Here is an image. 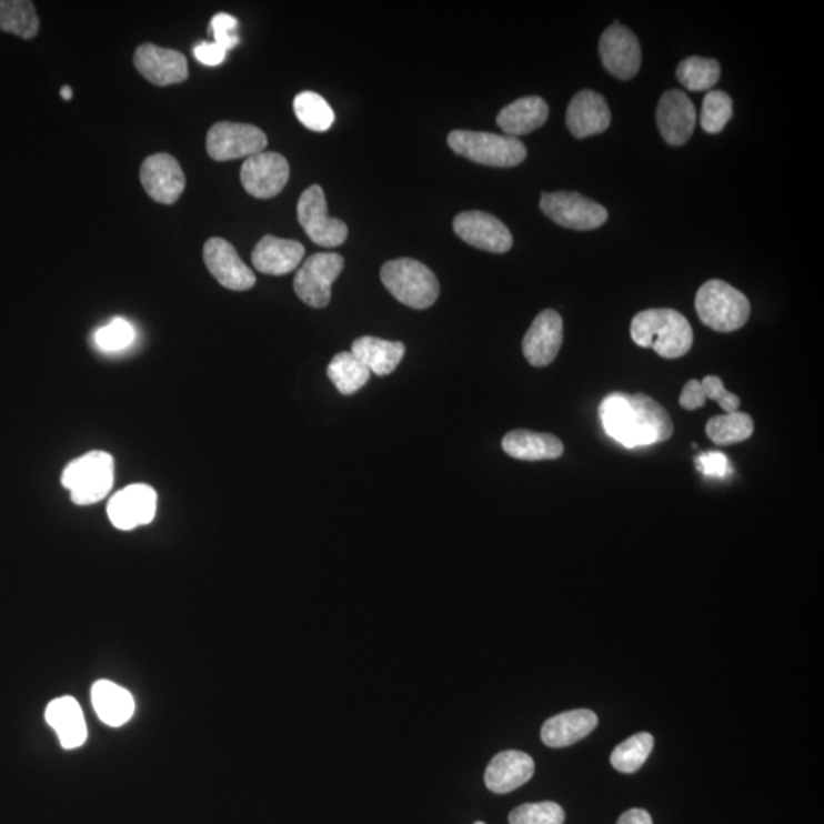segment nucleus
<instances>
[{"label":"nucleus","mask_w":824,"mask_h":824,"mask_svg":"<svg viewBox=\"0 0 824 824\" xmlns=\"http://www.w3.org/2000/svg\"><path fill=\"white\" fill-rule=\"evenodd\" d=\"M599 414L606 434L630 449L666 442L673 434L666 408L646 394H610Z\"/></svg>","instance_id":"1"},{"label":"nucleus","mask_w":824,"mask_h":824,"mask_svg":"<svg viewBox=\"0 0 824 824\" xmlns=\"http://www.w3.org/2000/svg\"><path fill=\"white\" fill-rule=\"evenodd\" d=\"M632 341L655 350L661 358L679 359L691 352L693 330L687 318L672 309H649L634 316Z\"/></svg>","instance_id":"2"},{"label":"nucleus","mask_w":824,"mask_h":824,"mask_svg":"<svg viewBox=\"0 0 824 824\" xmlns=\"http://www.w3.org/2000/svg\"><path fill=\"white\" fill-rule=\"evenodd\" d=\"M697 316L721 333L736 332L748 321L752 305L744 293L721 280H710L696 293Z\"/></svg>","instance_id":"3"},{"label":"nucleus","mask_w":824,"mask_h":824,"mask_svg":"<svg viewBox=\"0 0 824 824\" xmlns=\"http://www.w3.org/2000/svg\"><path fill=\"white\" fill-rule=\"evenodd\" d=\"M115 481V461L103 451L89 452L64 468L61 484L71 492L77 505L100 503L112 491Z\"/></svg>","instance_id":"4"},{"label":"nucleus","mask_w":824,"mask_h":824,"mask_svg":"<svg viewBox=\"0 0 824 824\" xmlns=\"http://www.w3.org/2000/svg\"><path fill=\"white\" fill-rule=\"evenodd\" d=\"M381 279L391 295L411 309L431 308L440 295L435 273L418 260L386 261L382 267Z\"/></svg>","instance_id":"5"},{"label":"nucleus","mask_w":824,"mask_h":824,"mask_svg":"<svg viewBox=\"0 0 824 824\" xmlns=\"http://www.w3.org/2000/svg\"><path fill=\"white\" fill-rule=\"evenodd\" d=\"M448 144L460 157L498 169L520 165L527 158L525 145L508 134L454 130L449 133Z\"/></svg>","instance_id":"6"},{"label":"nucleus","mask_w":824,"mask_h":824,"mask_svg":"<svg viewBox=\"0 0 824 824\" xmlns=\"http://www.w3.org/2000/svg\"><path fill=\"white\" fill-rule=\"evenodd\" d=\"M344 269V259L333 252H320L309 257L293 280L298 298L310 308H328L332 298V284Z\"/></svg>","instance_id":"7"},{"label":"nucleus","mask_w":824,"mask_h":824,"mask_svg":"<svg viewBox=\"0 0 824 824\" xmlns=\"http://www.w3.org/2000/svg\"><path fill=\"white\" fill-rule=\"evenodd\" d=\"M267 145L268 137L263 130L242 122H218L207 134V152L219 162L254 157L264 152Z\"/></svg>","instance_id":"8"},{"label":"nucleus","mask_w":824,"mask_h":824,"mask_svg":"<svg viewBox=\"0 0 824 824\" xmlns=\"http://www.w3.org/2000/svg\"><path fill=\"white\" fill-rule=\"evenodd\" d=\"M541 210L554 223L574 231L595 230L607 220V211L601 203L571 191L542 194Z\"/></svg>","instance_id":"9"},{"label":"nucleus","mask_w":824,"mask_h":824,"mask_svg":"<svg viewBox=\"0 0 824 824\" xmlns=\"http://www.w3.org/2000/svg\"><path fill=\"white\" fill-rule=\"evenodd\" d=\"M298 220L318 247L336 248L345 242L349 228L340 219L329 215L324 190L320 185L309 187L298 201Z\"/></svg>","instance_id":"10"},{"label":"nucleus","mask_w":824,"mask_h":824,"mask_svg":"<svg viewBox=\"0 0 824 824\" xmlns=\"http://www.w3.org/2000/svg\"><path fill=\"white\" fill-rule=\"evenodd\" d=\"M291 177V167L283 154L261 152L248 158L240 170L244 190L257 199H272L283 191Z\"/></svg>","instance_id":"11"},{"label":"nucleus","mask_w":824,"mask_h":824,"mask_svg":"<svg viewBox=\"0 0 824 824\" xmlns=\"http://www.w3.org/2000/svg\"><path fill=\"white\" fill-rule=\"evenodd\" d=\"M603 67L619 80L634 79L642 67V48L630 28L615 23L603 32L599 43Z\"/></svg>","instance_id":"12"},{"label":"nucleus","mask_w":824,"mask_h":824,"mask_svg":"<svg viewBox=\"0 0 824 824\" xmlns=\"http://www.w3.org/2000/svg\"><path fill=\"white\" fill-rule=\"evenodd\" d=\"M454 231L463 242L493 254H504L513 247L509 228L488 212H461L454 219Z\"/></svg>","instance_id":"13"},{"label":"nucleus","mask_w":824,"mask_h":824,"mask_svg":"<svg viewBox=\"0 0 824 824\" xmlns=\"http://www.w3.org/2000/svg\"><path fill=\"white\" fill-rule=\"evenodd\" d=\"M140 179L145 193L164 205H173L185 190V173L169 153L147 158L141 165Z\"/></svg>","instance_id":"14"},{"label":"nucleus","mask_w":824,"mask_h":824,"mask_svg":"<svg viewBox=\"0 0 824 824\" xmlns=\"http://www.w3.org/2000/svg\"><path fill=\"white\" fill-rule=\"evenodd\" d=\"M157 491L149 484L129 485L109 501V520L124 532L150 524L157 516Z\"/></svg>","instance_id":"15"},{"label":"nucleus","mask_w":824,"mask_h":824,"mask_svg":"<svg viewBox=\"0 0 824 824\" xmlns=\"http://www.w3.org/2000/svg\"><path fill=\"white\" fill-rule=\"evenodd\" d=\"M208 271L223 288L243 292L254 288L255 275L237 254L235 248L220 237H212L203 247Z\"/></svg>","instance_id":"16"},{"label":"nucleus","mask_w":824,"mask_h":824,"mask_svg":"<svg viewBox=\"0 0 824 824\" xmlns=\"http://www.w3.org/2000/svg\"><path fill=\"white\" fill-rule=\"evenodd\" d=\"M133 63L147 81L161 88L189 79V61L174 49L159 48L153 43L141 44L134 51Z\"/></svg>","instance_id":"17"},{"label":"nucleus","mask_w":824,"mask_h":824,"mask_svg":"<svg viewBox=\"0 0 824 824\" xmlns=\"http://www.w3.org/2000/svg\"><path fill=\"white\" fill-rule=\"evenodd\" d=\"M564 342V321L554 310H544L534 318L522 341V353L533 366H546L556 359Z\"/></svg>","instance_id":"18"},{"label":"nucleus","mask_w":824,"mask_h":824,"mask_svg":"<svg viewBox=\"0 0 824 824\" xmlns=\"http://www.w3.org/2000/svg\"><path fill=\"white\" fill-rule=\"evenodd\" d=\"M656 124L667 144L684 145L696 125V109L691 98L676 89L664 93L656 109Z\"/></svg>","instance_id":"19"},{"label":"nucleus","mask_w":824,"mask_h":824,"mask_svg":"<svg viewBox=\"0 0 824 824\" xmlns=\"http://www.w3.org/2000/svg\"><path fill=\"white\" fill-rule=\"evenodd\" d=\"M566 125L577 140L605 132L611 125V110L605 97L594 91L579 92L566 110Z\"/></svg>","instance_id":"20"},{"label":"nucleus","mask_w":824,"mask_h":824,"mask_svg":"<svg viewBox=\"0 0 824 824\" xmlns=\"http://www.w3.org/2000/svg\"><path fill=\"white\" fill-rule=\"evenodd\" d=\"M534 762L527 753L509 750L496 754L485 770L484 782L495 794H509L533 777Z\"/></svg>","instance_id":"21"},{"label":"nucleus","mask_w":824,"mask_h":824,"mask_svg":"<svg viewBox=\"0 0 824 824\" xmlns=\"http://www.w3.org/2000/svg\"><path fill=\"white\" fill-rule=\"evenodd\" d=\"M304 254L303 244L295 242V240L264 235L252 252V263H254L257 271L261 273L280 277L295 271L303 261Z\"/></svg>","instance_id":"22"},{"label":"nucleus","mask_w":824,"mask_h":824,"mask_svg":"<svg viewBox=\"0 0 824 824\" xmlns=\"http://www.w3.org/2000/svg\"><path fill=\"white\" fill-rule=\"evenodd\" d=\"M597 724L599 717L591 710H571L550 717L542 725L541 740L550 748H565L590 736Z\"/></svg>","instance_id":"23"},{"label":"nucleus","mask_w":824,"mask_h":824,"mask_svg":"<svg viewBox=\"0 0 824 824\" xmlns=\"http://www.w3.org/2000/svg\"><path fill=\"white\" fill-rule=\"evenodd\" d=\"M44 717L64 750L79 748L88 740L83 710L72 696L59 697L49 703Z\"/></svg>","instance_id":"24"},{"label":"nucleus","mask_w":824,"mask_h":824,"mask_svg":"<svg viewBox=\"0 0 824 824\" xmlns=\"http://www.w3.org/2000/svg\"><path fill=\"white\" fill-rule=\"evenodd\" d=\"M505 454L522 461L556 460L564 454V443L553 434L516 430L503 439Z\"/></svg>","instance_id":"25"},{"label":"nucleus","mask_w":824,"mask_h":824,"mask_svg":"<svg viewBox=\"0 0 824 824\" xmlns=\"http://www.w3.org/2000/svg\"><path fill=\"white\" fill-rule=\"evenodd\" d=\"M549 104L541 97H525L505 105L496 122L508 137H521L542 128L549 120Z\"/></svg>","instance_id":"26"},{"label":"nucleus","mask_w":824,"mask_h":824,"mask_svg":"<svg viewBox=\"0 0 824 824\" xmlns=\"http://www.w3.org/2000/svg\"><path fill=\"white\" fill-rule=\"evenodd\" d=\"M92 705L98 717L109 727L128 724L134 713L133 696L112 681H97L92 687Z\"/></svg>","instance_id":"27"},{"label":"nucleus","mask_w":824,"mask_h":824,"mask_svg":"<svg viewBox=\"0 0 824 824\" xmlns=\"http://www.w3.org/2000/svg\"><path fill=\"white\" fill-rule=\"evenodd\" d=\"M402 342L381 340V338L362 336L353 342L352 353L376 376H389L401 364L405 356Z\"/></svg>","instance_id":"28"},{"label":"nucleus","mask_w":824,"mask_h":824,"mask_svg":"<svg viewBox=\"0 0 824 824\" xmlns=\"http://www.w3.org/2000/svg\"><path fill=\"white\" fill-rule=\"evenodd\" d=\"M0 31L23 40L34 39L40 31L34 3L28 0H0Z\"/></svg>","instance_id":"29"},{"label":"nucleus","mask_w":824,"mask_h":824,"mask_svg":"<svg viewBox=\"0 0 824 824\" xmlns=\"http://www.w3.org/2000/svg\"><path fill=\"white\" fill-rule=\"evenodd\" d=\"M328 376L341 394L352 395L364 389L371 373L352 352H342L330 362Z\"/></svg>","instance_id":"30"},{"label":"nucleus","mask_w":824,"mask_h":824,"mask_svg":"<svg viewBox=\"0 0 824 824\" xmlns=\"http://www.w3.org/2000/svg\"><path fill=\"white\" fill-rule=\"evenodd\" d=\"M754 422L745 412H733V414L716 415L710 419L705 432L709 439L717 446H730V444L745 442L753 435Z\"/></svg>","instance_id":"31"},{"label":"nucleus","mask_w":824,"mask_h":824,"mask_svg":"<svg viewBox=\"0 0 824 824\" xmlns=\"http://www.w3.org/2000/svg\"><path fill=\"white\" fill-rule=\"evenodd\" d=\"M676 79L687 91H710L721 79L720 61L696 56L689 57L681 61L676 69Z\"/></svg>","instance_id":"32"},{"label":"nucleus","mask_w":824,"mask_h":824,"mask_svg":"<svg viewBox=\"0 0 824 824\" xmlns=\"http://www.w3.org/2000/svg\"><path fill=\"white\" fill-rule=\"evenodd\" d=\"M654 748V737L649 733H639L615 746L611 753V765L620 773H636L644 762L647 761L649 754Z\"/></svg>","instance_id":"33"},{"label":"nucleus","mask_w":824,"mask_h":824,"mask_svg":"<svg viewBox=\"0 0 824 824\" xmlns=\"http://www.w3.org/2000/svg\"><path fill=\"white\" fill-rule=\"evenodd\" d=\"M293 110L301 124L313 132H325L334 122L333 109L315 92H301L293 101Z\"/></svg>","instance_id":"34"},{"label":"nucleus","mask_w":824,"mask_h":824,"mask_svg":"<svg viewBox=\"0 0 824 824\" xmlns=\"http://www.w3.org/2000/svg\"><path fill=\"white\" fill-rule=\"evenodd\" d=\"M733 117V100L728 93L710 91L704 97L701 125L710 134L721 133Z\"/></svg>","instance_id":"35"},{"label":"nucleus","mask_w":824,"mask_h":824,"mask_svg":"<svg viewBox=\"0 0 824 824\" xmlns=\"http://www.w3.org/2000/svg\"><path fill=\"white\" fill-rule=\"evenodd\" d=\"M562 806L553 802L525 803L509 815L510 824H564Z\"/></svg>","instance_id":"36"},{"label":"nucleus","mask_w":824,"mask_h":824,"mask_svg":"<svg viewBox=\"0 0 824 824\" xmlns=\"http://www.w3.org/2000/svg\"><path fill=\"white\" fill-rule=\"evenodd\" d=\"M134 340V330L128 321L117 318L96 333L97 345L104 352H120L128 349Z\"/></svg>","instance_id":"37"},{"label":"nucleus","mask_w":824,"mask_h":824,"mask_svg":"<svg viewBox=\"0 0 824 824\" xmlns=\"http://www.w3.org/2000/svg\"><path fill=\"white\" fill-rule=\"evenodd\" d=\"M701 386H703L705 399H707V401H715L722 410L727 412V414H733V412L740 411V398H737L736 394L728 393V391L725 390L724 382H722L720 378H704V381L701 382Z\"/></svg>","instance_id":"38"},{"label":"nucleus","mask_w":824,"mask_h":824,"mask_svg":"<svg viewBox=\"0 0 824 824\" xmlns=\"http://www.w3.org/2000/svg\"><path fill=\"white\" fill-rule=\"evenodd\" d=\"M237 28H239V22H237V19L232 18V16L224 14V12L215 14L211 20V31L212 34H214V43H218L219 47H222L227 52L230 51V49L235 48L240 42L239 36H237L235 32Z\"/></svg>","instance_id":"39"},{"label":"nucleus","mask_w":824,"mask_h":824,"mask_svg":"<svg viewBox=\"0 0 824 824\" xmlns=\"http://www.w3.org/2000/svg\"><path fill=\"white\" fill-rule=\"evenodd\" d=\"M696 466L710 476H725L732 472L727 456L721 454V452H709V454L697 456Z\"/></svg>","instance_id":"40"},{"label":"nucleus","mask_w":824,"mask_h":824,"mask_svg":"<svg viewBox=\"0 0 824 824\" xmlns=\"http://www.w3.org/2000/svg\"><path fill=\"white\" fill-rule=\"evenodd\" d=\"M705 402H707V399H705L703 386H701L700 381L693 379V381L685 383L683 393L680 395V405L683 406L684 410H700V408L705 405Z\"/></svg>","instance_id":"41"},{"label":"nucleus","mask_w":824,"mask_h":824,"mask_svg":"<svg viewBox=\"0 0 824 824\" xmlns=\"http://www.w3.org/2000/svg\"><path fill=\"white\" fill-rule=\"evenodd\" d=\"M194 56L195 59L207 64V67H218V64L222 63L224 57H227V51L214 42L201 43L194 48Z\"/></svg>","instance_id":"42"},{"label":"nucleus","mask_w":824,"mask_h":824,"mask_svg":"<svg viewBox=\"0 0 824 824\" xmlns=\"http://www.w3.org/2000/svg\"><path fill=\"white\" fill-rule=\"evenodd\" d=\"M617 824H654L652 823L651 814L647 813V811L640 810V807H635V810L626 811L622 815V817L619 818Z\"/></svg>","instance_id":"43"},{"label":"nucleus","mask_w":824,"mask_h":824,"mask_svg":"<svg viewBox=\"0 0 824 824\" xmlns=\"http://www.w3.org/2000/svg\"><path fill=\"white\" fill-rule=\"evenodd\" d=\"M60 96L61 98H63V100H71L72 89L69 88V86H63V88H61Z\"/></svg>","instance_id":"44"},{"label":"nucleus","mask_w":824,"mask_h":824,"mask_svg":"<svg viewBox=\"0 0 824 824\" xmlns=\"http://www.w3.org/2000/svg\"><path fill=\"white\" fill-rule=\"evenodd\" d=\"M475 824H485V823H483V822H476Z\"/></svg>","instance_id":"45"}]
</instances>
